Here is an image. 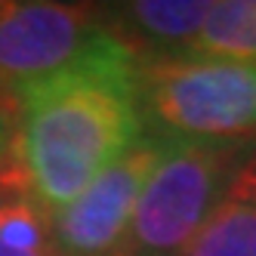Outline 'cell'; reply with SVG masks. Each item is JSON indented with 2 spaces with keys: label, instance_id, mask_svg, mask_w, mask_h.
<instances>
[{
  "label": "cell",
  "instance_id": "8",
  "mask_svg": "<svg viewBox=\"0 0 256 256\" xmlns=\"http://www.w3.org/2000/svg\"><path fill=\"white\" fill-rule=\"evenodd\" d=\"M188 56L256 59V0H219Z\"/></svg>",
  "mask_w": 256,
  "mask_h": 256
},
{
  "label": "cell",
  "instance_id": "1",
  "mask_svg": "<svg viewBox=\"0 0 256 256\" xmlns=\"http://www.w3.org/2000/svg\"><path fill=\"white\" fill-rule=\"evenodd\" d=\"M0 194H25L56 216L145 133L139 65L105 34L56 74L0 99Z\"/></svg>",
  "mask_w": 256,
  "mask_h": 256
},
{
  "label": "cell",
  "instance_id": "11",
  "mask_svg": "<svg viewBox=\"0 0 256 256\" xmlns=\"http://www.w3.org/2000/svg\"><path fill=\"white\" fill-rule=\"evenodd\" d=\"M4 152H6V118L0 114V160H4Z\"/></svg>",
  "mask_w": 256,
  "mask_h": 256
},
{
  "label": "cell",
  "instance_id": "6",
  "mask_svg": "<svg viewBox=\"0 0 256 256\" xmlns=\"http://www.w3.org/2000/svg\"><path fill=\"white\" fill-rule=\"evenodd\" d=\"M210 0H120L96 4L102 31L136 62L188 56L207 22Z\"/></svg>",
  "mask_w": 256,
  "mask_h": 256
},
{
  "label": "cell",
  "instance_id": "9",
  "mask_svg": "<svg viewBox=\"0 0 256 256\" xmlns=\"http://www.w3.org/2000/svg\"><path fill=\"white\" fill-rule=\"evenodd\" d=\"M0 244L19 253H52V216L25 194H0Z\"/></svg>",
  "mask_w": 256,
  "mask_h": 256
},
{
  "label": "cell",
  "instance_id": "7",
  "mask_svg": "<svg viewBox=\"0 0 256 256\" xmlns=\"http://www.w3.org/2000/svg\"><path fill=\"white\" fill-rule=\"evenodd\" d=\"M182 256H256V158L234 176Z\"/></svg>",
  "mask_w": 256,
  "mask_h": 256
},
{
  "label": "cell",
  "instance_id": "4",
  "mask_svg": "<svg viewBox=\"0 0 256 256\" xmlns=\"http://www.w3.org/2000/svg\"><path fill=\"white\" fill-rule=\"evenodd\" d=\"M102 38L96 4L0 0V99L56 74Z\"/></svg>",
  "mask_w": 256,
  "mask_h": 256
},
{
  "label": "cell",
  "instance_id": "10",
  "mask_svg": "<svg viewBox=\"0 0 256 256\" xmlns=\"http://www.w3.org/2000/svg\"><path fill=\"white\" fill-rule=\"evenodd\" d=\"M0 256H59V253L56 250H52V253H19V250H10V247L0 244Z\"/></svg>",
  "mask_w": 256,
  "mask_h": 256
},
{
  "label": "cell",
  "instance_id": "5",
  "mask_svg": "<svg viewBox=\"0 0 256 256\" xmlns=\"http://www.w3.org/2000/svg\"><path fill=\"white\" fill-rule=\"evenodd\" d=\"M170 139L142 133L114 164L52 216L59 256H118L145 182L152 179Z\"/></svg>",
  "mask_w": 256,
  "mask_h": 256
},
{
  "label": "cell",
  "instance_id": "3",
  "mask_svg": "<svg viewBox=\"0 0 256 256\" xmlns=\"http://www.w3.org/2000/svg\"><path fill=\"white\" fill-rule=\"evenodd\" d=\"M256 158V139H170L145 182L118 256H182L204 228L234 176Z\"/></svg>",
  "mask_w": 256,
  "mask_h": 256
},
{
  "label": "cell",
  "instance_id": "2",
  "mask_svg": "<svg viewBox=\"0 0 256 256\" xmlns=\"http://www.w3.org/2000/svg\"><path fill=\"white\" fill-rule=\"evenodd\" d=\"M136 65L145 133L188 142L256 139V59L173 56Z\"/></svg>",
  "mask_w": 256,
  "mask_h": 256
}]
</instances>
